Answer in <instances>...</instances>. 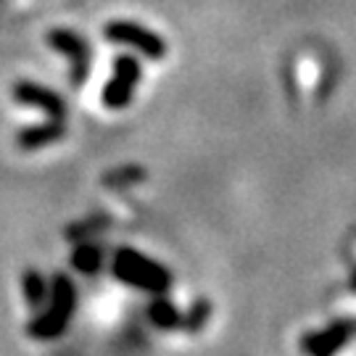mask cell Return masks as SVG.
Instances as JSON below:
<instances>
[{"mask_svg":"<svg viewBox=\"0 0 356 356\" xmlns=\"http://www.w3.org/2000/svg\"><path fill=\"white\" fill-rule=\"evenodd\" d=\"M114 272L116 277H122L129 285H138V288H145V291L161 293L169 288V272L159 264L148 261L145 256L135 254V251H119L114 261Z\"/></svg>","mask_w":356,"mask_h":356,"instance_id":"2","label":"cell"},{"mask_svg":"<svg viewBox=\"0 0 356 356\" xmlns=\"http://www.w3.org/2000/svg\"><path fill=\"white\" fill-rule=\"evenodd\" d=\"M64 135V127H61V122L58 119H53L51 124H42V127H35V129H26L19 135V148H24V151H35V148H42V145H48V143L58 140Z\"/></svg>","mask_w":356,"mask_h":356,"instance_id":"8","label":"cell"},{"mask_svg":"<svg viewBox=\"0 0 356 356\" xmlns=\"http://www.w3.org/2000/svg\"><path fill=\"white\" fill-rule=\"evenodd\" d=\"M206 317H209V304H206V301H198V304H195V312H191L185 327H188V330H198L206 322Z\"/></svg>","mask_w":356,"mask_h":356,"instance_id":"12","label":"cell"},{"mask_svg":"<svg viewBox=\"0 0 356 356\" xmlns=\"http://www.w3.org/2000/svg\"><path fill=\"white\" fill-rule=\"evenodd\" d=\"M351 332H354V327H351L348 322H346V325H335V327H330V330H325V332H314V335H309L304 341L306 354H312V356L335 354V351L348 341Z\"/></svg>","mask_w":356,"mask_h":356,"instance_id":"6","label":"cell"},{"mask_svg":"<svg viewBox=\"0 0 356 356\" xmlns=\"http://www.w3.org/2000/svg\"><path fill=\"white\" fill-rule=\"evenodd\" d=\"M140 79V66L135 58H119L116 61V74L114 79L106 85L103 90V103L108 108H124L129 101H132V90Z\"/></svg>","mask_w":356,"mask_h":356,"instance_id":"4","label":"cell"},{"mask_svg":"<svg viewBox=\"0 0 356 356\" xmlns=\"http://www.w3.org/2000/svg\"><path fill=\"white\" fill-rule=\"evenodd\" d=\"M103 35L108 40H114V42H122V45H132V48H138V51L145 53V56H151V58H164V53H166L164 40L140 24L114 22V24H108L103 29Z\"/></svg>","mask_w":356,"mask_h":356,"instance_id":"3","label":"cell"},{"mask_svg":"<svg viewBox=\"0 0 356 356\" xmlns=\"http://www.w3.org/2000/svg\"><path fill=\"white\" fill-rule=\"evenodd\" d=\"M74 267L85 275H92L101 267V248L98 245H79L74 251Z\"/></svg>","mask_w":356,"mask_h":356,"instance_id":"9","label":"cell"},{"mask_svg":"<svg viewBox=\"0 0 356 356\" xmlns=\"http://www.w3.org/2000/svg\"><path fill=\"white\" fill-rule=\"evenodd\" d=\"M48 42L72 61V79L79 85L88 74V45H85V40L74 32H69V29H56L48 35Z\"/></svg>","mask_w":356,"mask_h":356,"instance_id":"5","label":"cell"},{"mask_svg":"<svg viewBox=\"0 0 356 356\" xmlns=\"http://www.w3.org/2000/svg\"><path fill=\"white\" fill-rule=\"evenodd\" d=\"M74 301L76 293L72 280L58 275L56 282H53V306L29 325V332L35 338H56V335H61L66 330V322L72 317V312H74Z\"/></svg>","mask_w":356,"mask_h":356,"instance_id":"1","label":"cell"},{"mask_svg":"<svg viewBox=\"0 0 356 356\" xmlns=\"http://www.w3.org/2000/svg\"><path fill=\"white\" fill-rule=\"evenodd\" d=\"M24 296L32 306H40L45 301V296H48V285H45V280L40 277L35 269L24 275Z\"/></svg>","mask_w":356,"mask_h":356,"instance_id":"10","label":"cell"},{"mask_svg":"<svg viewBox=\"0 0 356 356\" xmlns=\"http://www.w3.org/2000/svg\"><path fill=\"white\" fill-rule=\"evenodd\" d=\"M13 98L22 103H29V106H40V108H45L53 119H58L61 122V116H64V103L58 101V95H53L51 90H42L38 85H32V82H22V85H16L13 90Z\"/></svg>","mask_w":356,"mask_h":356,"instance_id":"7","label":"cell"},{"mask_svg":"<svg viewBox=\"0 0 356 356\" xmlns=\"http://www.w3.org/2000/svg\"><path fill=\"white\" fill-rule=\"evenodd\" d=\"M151 319L159 325V327H177V312L172 309V304H166V301H156L151 306Z\"/></svg>","mask_w":356,"mask_h":356,"instance_id":"11","label":"cell"}]
</instances>
